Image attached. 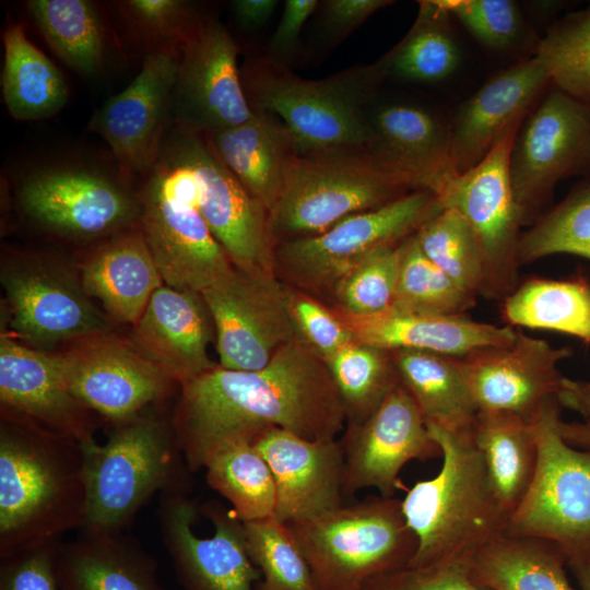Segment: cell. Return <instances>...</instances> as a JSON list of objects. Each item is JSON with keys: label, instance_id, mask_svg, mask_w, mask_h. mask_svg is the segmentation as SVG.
<instances>
[{"label": "cell", "instance_id": "cell-57", "mask_svg": "<svg viewBox=\"0 0 590 590\" xmlns=\"http://www.w3.org/2000/svg\"><path fill=\"white\" fill-rule=\"evenodd\" d=\"M255 590H271L261 580L256 585Z\"/></svg>", "mask_w": 590, "mask_h": 590}, {"label": "cell", "instance_id": "cell-29", "mask_svg": "<svg viewBox=\"0 0 590 590\" xmlns=\"http://www.w3.org/2000/svg\"><path fill=\"white\" fill-rule=\"evenodd\" d=\"M253 110L246 122L204 135L226 168L270 213L300 153L279 117Z\"/></svg>", "mask_w": 590, "mask_h": 590}, {"label": "cell", "instance_id": "cell-33", "mask_svg": "<svg viewBox=\"0 0 590 590\" xmlns=\"http://www.w3.org/2000/svg\"><path fill=\"white\" fill-rule=\"evenodd\" d=\"M567 558L552 542L502 534L471 560L474 579L492 590H576Z\"/></svg>", "mask_w": 590, "mask_h": 590}, {"label": "cell", "instance_id": "cell-14", "mask_svg": "<svg viewBox=\"0 0 590 590\" xmlns=\"http://www.w3.org/2000/svg\"><path fill=\"white\" fill-rule=\"evenodd\" d=\"M201 295L213 321L219 365L226 369H262L297 337L285 285L275 274L234 269Z\"/></svg>", "mask_w": 590, "mask_h": 590}, {"label": "cell", "instance_id": "cell-18", "mask_svg": "<svg viewBox=\"0 0 590 590\" xmlns=\"http://www.w3.org/2000/svg\"><path fill=\"white\" fill-rule=\"evenodd\" d=\"M150 173L140 203L141 232L164 284L201 294L235 268L199 209L173 196Z\"/></svg>", "mask_w": 590, "mask_h": 590}, {"label": "cell", "instance_id": "cell-11", "mask_svg": "<svg viewBox=\"0 0 590 590\" xmlns=\"http://www.w3.org/2000/svg\"><path fill=\"white\" fill-rule=\"evenodd\" d=\"M523 118L511 123L476 165L452 176L437 196L442 208L460 213L477 237L486 264L487 298L504 299L517 286V248L523 224L510 181L509 157Z\"/></svg>", "mask_w": 590, "mask_h": 590}, {"label": "cell", "instance_id": "cell-20", "mask_svg": "<svg viewBox=\"0 0 590 590\" xmlns=\"http://www.w3.org/2000/svg\"><path fill=\"white\" fill-rule=\"evenodd\" d=\"M178 61L175 48L151 51L133 81L90 120L88 128L108 143L127 174L150 172L158 160Z\"/></svg>", "mask_w": 590, "mask_h": 590}, {"label": "cell", "instance_id": "cell-36", "mask_svg": "<svg viewBox=\"0 0 590 590\" xmlns=\"http://www.w3.org/2000/svg\"><path fill=\"white\" fill-rule=\"evenodd\" d=\"M3 44L1 86L9 114L16 120H39L57 114L69 95L59 69L20 25L7 28Z\"/></svg>", "mask_w": 590, "mask_h": 590}, {"label": "cell", "instance_id": "cell-49", "mask_svg": "<svg viewBox=\"0 0 590 590\" xmlns=\"http://www.w3.org/2000/svg\"><path fill=\"white\" fill-rule=\"evenodd\" d=\"M472 559L404 568L369 579L363 590H492L472 576Z\"/></svg>", "mask_w": 590, "mask_h": 590}, {"label": "cell", "instance_id": "cell-44", "mask_svg": "<svg viewBox=\"0 0 590 590\" xmlns=\"http://www.w3.org/2000/svg\"><path fill=\"white\" fill-rule=\"evenodd\" d=\"M534 57L550 83L590 107V4L556 21L540 39Z\"/></svg>", "mask_w": 590, "mask_h": 590}, {"label": "cell", "instance_id": "cell-41", "mask_svg": "<svg viewBox=\"0 0 590 590\" xmlns=\"http://www.w3.org/2000/svg\"><path fill=\"white\" fill-rule=\"evenodd\" d=\"M423 252L470 295L485 296L486 264L476 235L453 209L442 208L415 233Z\"/></svg>", "mask_w": 590, "mask_h": 590}, {"label": "cell", "instance_id": "cell-12", "mask_svg": "<svg viewBox=\"0 0 590 590\" xmlns=\"http://www.w3.org/2000/svg\"><path fill=\"white\" fill-rule=\"evenodd\" d=\"M70 392L113 425L165 400L178 385L131 340L111 331L54 353Z\"/></svg>", "mask_w": 590, "mask_h": 590}, {"label": "cell", "instance_id": "cell-47", "mask_svg": "<svg viewBox=\"0 0 590 590\" xmlns=\"http://www.w3.org/2000/svg\"><path fill=\"white\" fill-rule=\"evenodd\" d=\"M481 44L492 49L515 46L524 32L519 5L511 0H439Z\"/></svg>", "mask_w": 590, "mask_h": 590}, {"label": "cell", "instance_id": "cell-31", "mask_svg": "<svg viewBox=\"0 0 590 590\" xmlns=\"http://www.w3.org/2000/svg\"><path fill=\"white\" fill-rule=\"evenodd\" d=\"M58 575L60 590H166L154 557L122 533L61 543Z\"/></svg>", "mask_w": 590, "mask_h": 590}, {"label": "cell", "instance_id": "cell-4", "mask_svg": "<svg viewBox=\"0 0 590 590\" xmlns=\"http://www.w3.org/2000/svg\"><path fill=\"white\" fill-rule=\"evenodd\" d=\"M153 404L114 425L104 444L82 442L87 484V517L81 530L118 534L155 494L191 491L192 472L170 418Z\"/></svg>", "mask_w": 590, "mask_h": 590}, {"label": "cell", "instance_id": "cell-21", "mask_svg": "<svg viewBox=\"0 0 590 590\" xmlns=\"http://www.w3.org/2000/svg\"><path fill=\"white\" fill-rule=\"evenodd\" d=\"M26 214L73 238H94L128 226L141 205L121 187L93 172L55 168L30 176L20 188Z\"/></svg>", "mask_w": 590, "mask_h": 590}, {"label": "cell", "instance_id": "cell-6", "mask_svg": "<svg viewBox=\"0 0 590 590\" xmlns=\"http://www.w3.org/2000/svg\"><path fill=\"white\" fill-rule=\"evenodd\" d=\"M286 526L317 590H363L373 577L409 566L417 550L396 497H368Z\"/></svg>", "mask_w": 590, "mask_h": 590}, {"label": "cell", "instance_id": "cell-39", "mask_svg": "<svg viewBox=\"0 0 590 590\" xmlns=\"http://www.w3.org/2000/svg\"><path fill=\"white\" fill-rule=\"evenodd\" d=\"M44 38L58 57L78 72L91 75L104 52L102 24L86 0H31L26 4Z\"/></svg>", "mask_w": 590, "mask_h": 590}, {"label": "cell", "instance_id": "cell-43", "mask_svg": "<svg viewBox=\"0 0 590 590\" xmlns=\"http://www.w3.org/2000/svg\"><path fill=\"white\" fill-rule=\"evenodd\" d=\"M475 297L463 291L422 250L415 233L400 243V270L391 308L433 315H464Z\"/></svg>", "mask_w": 590, "mask_h": 590}, {"label": "cell", "instance_id": "cell-35", "mask_svg": "<svg viewBox=\"0 0 590 590\" xmlns=\"http://www.w3.org/2000/svg\"><path fill=\"white\" fill-rule=\"evenodd\" d=\"M507 326L555 331L590 346V280L531 278L503 299Z\"/></svg>", "mask_w": 590, "mask_h": 590}, {"label": "cell", "instance_id": "cell-38", "mask_svg": "<svg viewBox=\"0 0 590 590\" xmlns=\"http://www.w3.org/2000/svg\"><path fill=\"white\" fill-rule=\"evenodd\" d=\"M205 480L241 521L274 516L275 483L271 469L248 439L227 441L205 460Z\"/></svg>", "mask_w": 590, "mask_h": 590}, {"label": "cell", "instance_id": "cell-22", "mask_svg": "<svg viewBox=\"0 0 590 590\" xmlns=\"http://www.w3.org/2000/svg\"><path fill=\"white\" fill-rule=\"evenodd\" d=\"M252 442L273 474L274 517L279 521H308L343 505L344 452L340 439L312 440L268 427Z\"/></svg>", "mask_w": 590, "mask_h": 590}, {"label": "cell", "instance_id": "cell-10", "mask_svg": "<svg viewBox=\"0 0 590 590\" xmlns=\"http://www.w3.org/2000/svg\"><path fill=\"white\" fill-rule=\"evenodd\" d=\"M509 174L522 224L532 225L560 180L590 177V107L554 86L520 123Z\"/></svg>", "mask_w": 590, "mask_h": 590}, {"label": "cell", "instance_id": "cell-15", "mask_svg": "<svg viewBox=\"0 0 590 590\" xmlns=\"http://www.w3.org/2000/svg\"><path fill=\"white\" fill-rule=\"evenodd\" d=\"M164 146L200 179L198 209L234 268L275 274L268 211L221 162L205 135L179 130Z\"/></svg>", "mask_w": 590, "mask_h": 590}, {"label": "cell", "instance_id": "cell-2", "mask_svg": "<svg viewBox=\"0 0 590 590\" xmlns=\"http://www.w3.org/2000/svg\"><path fill=\"white\" fill-rule=\"evenodd\" d=\"M0 557L82 530L87 484L82 442L1 409Z\"/></svg>", "mask_w": 590, "mask_h": 590}, {"label": "cell", "instance_id": "cell-40", "mask_svg": "<svg viewBox=\"0 0 590 590\" xmlns=\"http://www.w3.org/2000/svg\"><path fill=\"white\" fill-rule=\"evenodd\" d=\"M324 362L344 405L345 426L367 420L399 382L391 352L356 340Z\"/></svg>", "mask_w": 590, "mask_h": 590}, {"label": "cell", "instance_id": "cell-13", "mask_svg": "<svg viewBox=\"0 0 590 590\" xmlns=\"http://www.w3.org/2000/svg\"><path fill=\"white\" fill-rule=\"evenodd\" d=\"M211 536L193 530L198 507L187 493L161 495L158 521L163 544L182 590H255L261 580L245 543L243 521L217 502L203 506Z\"/></svg>", "mask_w": 590, "mask_h": 590}, {"label": "cell", "instance_id": "cell-8", "mask_svg": "<svg viewBox=\"0 0 590 590\" xmlns=\"http://www.w3.org/2000/svg\"><path fill=\"white\" fill-rule=\"evenodd\" d=\"M562 409L553 398L530 421L536 468L505 533L554 543L568 566L590 560V451L563 438Z\"/></svg>", "mask_w": 590, "mask_h": 590}, {"label": "cell", "instance_id": "cell-26", "mask_svg": "<svg viewBox=\"0 0 590 590\" xmlns=\"http://www.w3.org/2000/svg\"><path fill=\"white\" fill-rule=\"evenodd\" d=\"M212 326L200 293L163 284L133 326L131 341L181 386L216 366L208 354Z\"/></svg>", "mask_w": 590, "mask_h": 590}, {"label": "cell", "instance_id": "cell-54", "mask_svg": "<svg viewBox=\"0 0 590 590\" xmlns=\"http://www.w3.org/2000/svg\"><path fill=\"white\" fill-rule=\"evenodd\" d=\"M317 5L316 0L285 1L280 23L270 42V50L274 57L284 58L293 52L303 25Z\"/></svg>", "mask_w": 590, "mask_h": 590}, {"label": "cell", "instance_id": "cell-42", "mask_svg": "<svg viewBox=\"0 0 590 590\" xmlns=\"http://www.w3.org/2000/svg\"><path fill=\"white\" fill-rule=\"evenodd\" d=\"M554 255L590 261V177L521 233L517 248L519 266Z\"/></svg>", "mask_w": 590, "mask_h": 590}, {"label": "cell", "instance_id": "cell-45", "mask_svg": "<svg viewBox=\"0 0 590 590\" xmlns=\"http://www.w3.org/2000/svg\"><path fill=\"white\" fill-rule=\"evenodd\" d=\"M248 555L271 590H317L309 565L288 527L274 516L243 521Z\"/></svg>", "mask_w": 590, "mask_h": 590}, {"label": "cell", "instance_id": "cell-27", "mask_svg": "<svg viewBox=\"0 0 590 590\" xmlns=\"http://www.w3.org/2000/svg\"><path fill=\"white\" fill-rule=\"evenodd\" d=\"M367 153L414 190L436 196L455 176L449 128L424 108L392 104L369 116Z\"/></svg>", "mask_w": 590, "mask_h": 590}, {"label": "cell", "instance_id": "cell-17", "mask_svg": "<svg viewBox=\"0 0 590 590\" xmlns=\"http://www.w3.org/2000/svg\"><path fill=\"white\" fill-rule=\"evenodd\" d=\"M344 497L365 488L394 497L402 487L399 474L411 460L441 457L413 398L399 381L363 423L345 426Z\"/></svg>", "mask_w": 590, "mask_h": 590}, {"label": "cell", "instance_id": "cell-25", "mask_svg": "<svg viewBox=\"0 0 590 590\" xmlns=\"http://www.w3.org/2000/svg\"><path fill=\"white\" fill-rule=\"evenodd\" d=\"M547 83V72L533 56L495 74L469 97L448 127L455 174L476 165L507 128L527 115Z\"/></svg>", "mask_w": 590, "mask_h": 590}, {"label": "cell", "instance_id": "cell-37", "mask_svg": "<svg viewBox=\"0 0 590 590\" xmlns=\"http://www.w3.org/2000/svg\"><path fill=\"white\" fill-rule=\"evenodd\" d=\"M450 22L451 15L439 0L420 1L412 27L377 61L385 76L424 83L450 76L460 61Z\"/></svg>", "mask_w": 590, "mask_h": 590}, {"label": "cell", "instance_id": "cell-32", "mask_svg": "<svg viewBox=\"0 0 590 590\" xmlns=\"http://www.w3.org/2000/svg\"><path fill=\"white\" fill-rule=\"evenodd\" d=\"M399 381L427 425L471 433L479 409L456 357L418 350L390 351Z\"/></svg>", "mask_w": 590, "mask_h": 590}, {"label": "cell", "instance_id": "cell-9", "mask_svg": "<svg viewBox=\"0 0 590 590\" xmlns=\"http://www.w3.org/2000/svg\"><path fill=\"white\" fill-rule=\"evenodd\" d=\"M442 210L438 197L414 190L380 208L343 219L326 232L280 243L274 271L286 285L331 295L338 282L375 249L397 245Z\"/></svg>", "mask_w": 590, "mask_h": 590}, {"label": "cell", "instance_id": "cell-51", "mask_svg": "<svg viewBox=\"0 0 590 590\" xmlns=\"http://www.w3.org/2000/svg\"><path fill=\"white\" fill-rule=\"evenodd\" d=\"M123 7L130 19L148 34L180 47L199 21L191 16L189 4L178 0H129Z\"/></svg>", "mask_w": 590, "mask_h": 590}, {"label": "cell", "instance_id": "cell-19", "mask_svg": "<svg viewBox=\"0 0 590 590\" xmlns=\"http://www.w3.org/2000/svg\"><path fill=\"white\" fill-rule=\"evenodd\" d=\"M571 353L518 331L510 343L456 358L479 412L509 413L530 423L557 398L565 377L558 365Z\"/></svg>", "mask_w": 590, "mask_h": 590}, {"label": "cell", "instance_id": "cell-53", "mask_svg": "<svg viewBox=\"0 0 590 590\" xmlns=\"http://www.w3.org/2000/svg\"><path fill=\"white\" fill-rule=\"evenodd\" d=\"M391 3L389 0H329L323 5V23L333 35L345 36Z\"/></svg>", "mask_w": 590, "mask_h": 590}, {"label": "cell", "instance_id": "cell-48", "mask_svg": "<svg viewBox=\"0 0 590 590\" xmlns=\"http://www.w3.org/2000/svg\"><path fill=\"white\" fill-rule=\"evenodd\" d=\"M284 285L297 338L323 361L355 340L333 309L327 308L308 293Z\"/></svg>", "mask_w": 590, "mask_h": 590}, {"label": "cell", "instance_id": "cell-55", "mask_svg": "<svg viewBox=\"0 0 590 590\" xmlns=\"http://www.w3.org/2000/svg\"><path fill=\"white\" fill-rule=\"evenodd\" d=\"M278 3L275 0H236L232 7L240 26L253 30L270 20Z\"/></svg>", "mask_w": 590, "mask_h": 590}, {"label": "cell", "instance_id": "cell-52", "mask_svg": "<svg viewBox=\"0 0 590 590\" xmlns=\"http://www.w3.org/2000/svg\"><path fill=\"white\" fill-rule=\"evenodd\" d=\"M557 398L563 408L580 416L573 422L562 418L559 429L563 438L575 448L590 451V381L564 377Z\"/></svg>", "mask_w": 590, "mask_h": 590}, {"label": "cell", "instance_id": "cell-23", "mask_svg": "<svg viewBox=\"0 0 590 590\" xmlns=\"http://www.w3.org/2000/svg\"><path fill=\"white\" fill-rule=\"evenodd\" d=\"M13 332L35 345L70 343L111 331L108 317L67 274L40 264L2 274Z\"/></svg>", "mask_w": 590, "mask_h": 590}, {"label": "cell", "instance_id": "cell-30", "mask_svg": "<svg viewBox=\"0 0 590 590\" xmlns=\"http://www.w3.org/2000/svg\"><path fill=\"white\" fill-rule=\"evenodd\" d=\"M81 284L113 319L134 326L164 281L142 232L137 231L92 252L81 268Z\"/></svg>", "mask_w": 590, "mask_h": 590}, {"label": "cell", "instance_id": "cell-46", "mask_svg": "<svg viewBox=\"0 0 590 590\" xmlns=\"http://www.w3.org/2000/svg\"><path fill=\"white\" fill-rule=\"evenodd\" d=\"M400 270V244L375 249L333 288L334 309L353 316H371L390 309Z\"/></svg>", "mask_w": 590, "mask_h": 590}, {"label": "cell", "instance_id": "cell-28", "mask_svg": "<svg viewBox=\"0 0 590 590\" xmlns=\"http://www.w3.org/2000/svg\"><path fill=\"white\" fill-rule=\"evenodd\" d=\"M356 341L387 351L418 350L463 357L479 350L510 343L518 330L480 322L464 315H433L390 308L371 316L334 309Z\"/></svg>", "mask_w": 590, "mask_h": 590}, {"label": "cell", "instance_id": "cell-1", "mask_svg": "<svg viewBox=\"0 0 590 590\" xmlns=\"http://www.w3.org/2000/svg\"><path fill=\"white\" fill-rule=\"evenodd\" d=\"M179 387L172 422L192 473L219 446L252 441L268 427L317 440L337 438L346 425L326 362L297 337L262 369L216 365Z\"/></svg>", "mask_w": 590, "mask_h": 590}, {"label": "cell", "instance_id": "cell-5", "mask_svg": "<svg viewBox=\"0 0 590 590\" xmlns=\"http://www.w3.org/2000/svg\"><path fill=\"white\" fill-rule=\"evenodd\" d=\"M385 78L377 62L307 80L261 59L246 66L241 81L252 108L279 117L300 154H317L366 148V105Z\"/></svg>", "mask_w": 590, "mask_h": 590}, {"label": "cell", "instance_id": "cell-16", "mask_svg": "<svg viewBox=\"0 0 590 590\" xmlns=\"http://www.w3.org/2000/svg\"><path fill=\"white\" fill-rule=\"evenodd\" d=\"M170 111L179 130L198 134L232 128L252 117L236 44L219 22H198L179 47Z\"/></svg>", "mask_w": 590, "mask_h": 590}, {"label": "cell", "instance_id": "cell-3", "mask_svg": "<svg viewBox=\"0 0 590 590\" xmlns=\"http://www.w3.org/2000/svg\"><path fill=\"white\" fill-rule=\"evenodd\" d=\"M427 428L440 448L442 463L437 475L415 483L401 500L405 521L417 540L409 565L413 567L472 559L506 532L509 519L472 432Z\"/></svg>", "mask_w": 590, "mask_h": 590}, {"label": "cell", "instance_id": "cell-50", "mask_svg": "<svg viewBox=\"0 0 590 590\" xmlns=\"http://www.w3.org/2000/svg\"><path fill=\"white\" fill-rule=\"evenodd\" d=\"M59 540L0 557V590H60Z\"/></svg>", "mask_w": 590, "mask_h": 590}, {"label": "cell", "instance_id": "cell-56", "mask_svg": "<svg viewBox=\"0 0 590 590\" xmlns=\"http://www.w3.org/2000/svg\"><path fill=\"white\" fill-rule=\"evenodd\" d=\"M569 567L574 575L579 590H590V560L577 564H570Z\"/></svg>", "mask_w": 590, "mask_h": 590}, {"label": "cell", "instance_id": "cell-24", "mask_svg": "<svg viewBox=\"0 0 590 590\" xmlns=\"http://www.w3.org/2000/svg\"><path fill=\"white\" fill-rule=\"evenodd\" d=\"M1 409L81 442L94 439L97 416L68 389L54 353L0 340Z\"/></svg>", "mask_w": 590, "mask_h": 590}, {"label": "cell", "instance_id": "cell-7", "mask_svg": "<svg viewBox=\"0 0 590 590\" xmlns=\"http://www.w3.org/2000/svg\"><path fill=\"white\" fill-rule=\"evenodd\" d=\"M411 191L405 179L380 166L365 149L300 154L269 213L270 233L275 246L318 235Z\"/></svg>", "mask_w": 590, "mask_h": 590}, {"label": "cell", "instance_id": "cell-34", "mask_svg": "<svg viewBox=\"0 0 590 590\" xmlns=\"http://www.w3.org/2000/svg\"><path fill=\"white\" fill-rule=\"evenodd\" d=\"M494 493L510 516L533 479L538 448L530 423L503 412L480 411L472 429Z\"/></svg>", "mask_w": 590, "mask_h": 590}]
</instances>
